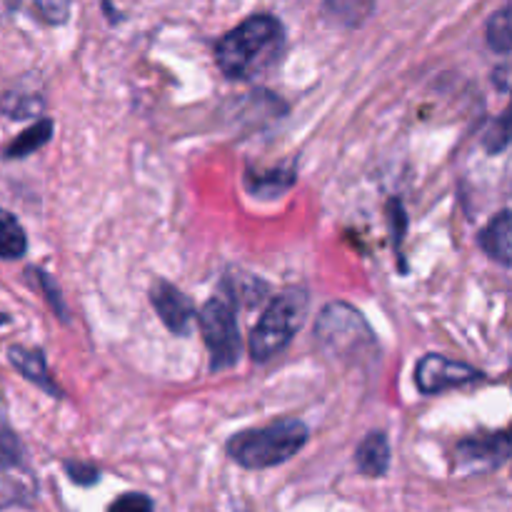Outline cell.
Masks as SVG:
<instances>
[{
	"mask_svg": "<svg viewBox=\"0 0 512 512\" xmlns=\"http://www.w3.org/2000/svg\"><path fill=\"white\" fill-rule=\"evenodd\" d=\"M285 50V28L275 15L243 20L215 43V60L230 80H253L268 73Z\"/></svg>",
	"mask_w": 512,
	"mask_h": 512,
	"instance_id": "obj_1",
	"label": "cell"
},
{
	"mask_svg": "<svg viewBox=\"0 0 512 512\" xmlns=\"http://www.w3.org/2000/svg\"><path fill=\"white\" fill-rule=\"evenodd\" d=\"M310 430L303 420L283 418L265 428L243 430L228 440V455L245 470H268L283 465L305 448Z\"/></svg>",
	"mask_w": 512,
	"mask_h": 512,
	"instance_id": "obj_2",
	"label": "cell"
},
{
	"mask_svg": "<svg viewBox=\"0 0 512 512\" xmlns=\"http://www.w3.org/2000/svg\"><path fill=\"white\" fill-rule=\"evenodd\" d=\"M310 298L303 288H290L280 293L250 335V358L255 363H268L275 355L283 353L305 323Z\"/></svg>",
	"mask_w": 512,
	"mask_h": 512,
	"instance_id": "obj_3",
	"label": "cell"
},
{
	"mask_svg": "<svg viewBox=\"0 0 512 512\" xmlns=\"http://www.w3.org/2000/svg\"><path fill=\"white\" fill-rule=\"evenodd\" d=\"M200 333L210 353V373H223L240 360V328L233 293L210 298L200 310Z\"/></svg>",
	"mask_w": 512,
	"mask_h": 512,
	"instance_id": "obj_4",
	"label": "cell"
},
{
	"mask_svg": "<svg viewBox=\"0 0 512 512\" xmlns=\"http://www.w3.org/2000/svg\"><path fill=\"white\" fill-rule=\"evenodd\" d=\"M318 343L335 358L353 360L358 353H365L375 345L373 330L363 320V315L348 303L325 305L315 325Z\"/></svg>",
	"mask_w": 512,
	"mask_h": 512,
	"instance_id": "obj_5",
	"label": "cell"
},
{
	"mask_svg": "<svg viewBox=\"0 0 512 512\" xmlns=\"http://www.w3.org/2000/svg\"><path fill=\"white\" fill-rule=\"evenodd\" d=\"M510 458V435L505 430L498 433L470 435L455 445L453 468L458 475H480L498 470Z\"/></svg>",
	"mask_w": 512,
	"mask_h": 512,
	"instance_id": "obj_6",
	"label": "cell"
},
{
	"mask_svg": "<svg viewBox=\"0 0 512 512\" xmlns=\"http://www.w3.org/2000/svg\"><path fill=\"white\" fill-rule=\"evenodd\" d=\"M483 378L485 375L473 365L458 363V360H450L438 353L423 355L415 365V385L425 395H440L445 390L465 388V385H473Z\"/></svg>",
	"mask_w": 512,
	"mask_h": 512,
	"instance_id": "obj_7",
	"label": "cell"
},
{
	"mask_svg": "<svg viewBox=\"0 0 512 512\" xmlns=\"http://www.w3.org/2000/svg\"><path fill=\"white\" fill-rule=\"evenodd\" d=\"M150 303L158 310V318L163 320V325L170 333L180 335V338L190 333L195 308L193 300H190L183 290L175 288L168 280H155V283L150 285Z\"/></svg>",
	"mask_w": 512,
	"mask_h": 512,
	"instance_id": "obj_8",
	"label": "cell"
},
{
	"mask_svg": "<svg viewBox=\"0 0 512 512\" xmlns=\"http://www.w3.org/2000/svg\"><path fill=\"white\" fill-rule=\"evenodd\" d=\"M0 488L13 495H35V478L25 460V450L10 430H0Z\"/></svg>",
	"mask_w": 512,
	"mask_h": 512,
	"instance_id": "obj_9",
	"label": "cell"
},
{
	"mask_svg": "<svg viewBox=\"0 0 512 512\" xmlns=\"http://www.w3.org/2000/svg\"><path fill=\"white\" fill-rule=\"evenodd\" d=\"M8 360L25 380H30L33 385L43 388L45 393L53 395V398H63V390L55 385V380L50 378L48 365H45V358L40 350H30V348H20V345H13L8 350Z\"/></svg>",
	"mask_w": 512,
	"mask_h": 512,
	"instance_id": "obj_10",
	"label": "cell"
},
{
	"mask_svg": "<svg viewBox=\"0 0 512 512\" xmlns=\"http://www.w3.org/2000/svg\"><path fill=\"white\" fill-rule=\"evenodd\" d=\"M510 235H512V225H510V210H500L493 220L483 228L480 233L478 243L485 253L490 255L493 260H498L500 265L508 268L512 250H510Z\"/></svg>",
	"mask_w": 512,
	"mask_h": 512,
	"instance_id": "obj_11",
	"label": "cell"
},
{
	"mask_svg": "<svg viewBox=\"0 0 512 512\" xmlns=\"http://www.w3.org/2000/svg\"><path fill=\"white\" fill-rule=\"evenodd\" d=\"M295 183V168H275V170H260L250 168L245 173V188L255 198H278V195L288 193Z\"/></svg>",
	"mask_w": 512,
	"mask_h": 512,
	"instance_id": "obj_12",
	"label": "cell"
},
{
	"mask_svg": "<svg viewBox=\"0 0 512 512\" xmlns=\"http://www.w3.org/2000/svg\"><path fill=\"white\" fill-rule=\"evenodd\" d=\"M355 463H358V470L363 475L380 478V475L388 473V468H390L388 435L385 433L365 435V440L360 443L358 453H355Z\"/></svg>",
	"mask_w": 512,
	"mask_h": 512,
	"instance_id": "obj_13",
	"label": "cell"
},
{
	"mask_svg": "<svg viewBox=\"0 0 512 512\" xmlns=\"http://www.w3.org/2000/svg\"><path fill=\"white\" fill-rule=\"evenodd\" d=\"M375 0H325L323 18L338 28H360L373 15Z\"/></svg>",
	"mask_w": 512,
	"mask_h": 512,
	"instance_id": "obj_14",
	"label": "cell"
},
{
	"mask_svg": "<svg viewBox=\"0 0 512 512\" xmlns=\"http://www.w3.org/2000/svg\"><path fill=\"white\" fill-rule=\"evenodd\" d=\"M50 138H53V120L43 118V120H38L35 125H30L28 130H23V133H20L18 138H15L13 143L3 150V155L8 160L28 158V155L38 153L40 148H45V145L50 143Z\"/></svg>",
	"mask_w": 512,
	"mask_h": 512,
	"instance_id": "obj_15",
	"label": "cell"
},
{
	"mask_svg": "<svg viewBox=\"0 0 512 512\" xmlns=\"http://www.w3.org/2000/svg\"><path fill=\"white\" fill-rule=\"evenodd\" d=\"M28 250L23 225L18 223L13 213L0 208V260H18Z\"/></svg>",
	"mask_w": 512,
	"mask_h": 512,
	"instance_id": "obj_16",
	"label": "cell"
},
{
	"mask_svg": "<svg viewBox=\"0 0 512 512\" xmlns=\"http://www.w3.org/2000/svg\"><path fill=\"white\" fill-rule=\"evenodd\" d=\"M488 45L500 55H508L512 48V10L503 5L493 18L488 20Z\"/></svg>",
	"mask_w": 512,
	"mask_h": 512,
	"instance_id": "obj_17",
	"label": "cell"
},
{
	"mask_svg": "<svg viewBox=\"0 0 512 512\" xmlns=\"http://www.w3.org/2000/svg\"><path fill=\"white\" fill-rule=\"evenodd\" d=\"M35 20L45 25H60L68 20L70 0H20Z\"/></svg>",
	"mask_w": 512,
	"mask_h": 512,
	"instance_id": "obj_18",
	"label": "cell"
},
{
	"mask_svg": "<svg viewBox=\"0 0 512 512\" xmlns=\"http://www.w3.org/2000/svg\"><path fill=\"white\" fill-rule=\"evenodd\" d=\"M40 108H43V100H40L38 95L8 93V95H3V98H0V110H3L5 115H10V118H15V120L30 118V115L38 113Z\"/></svg>",
	"mask_w": 512,
	"mask_h": 512,
	"instance_id": "obj_19",
	"label": "cell"
},
{
	"mask_svg": "<svg viewBox=\"0 0 512 512\" xmlns=\"http://www.w3.org/2000/svg\"><path fill=\"white\" fill-rule=\"evenodd\" d=\"M510 145V110H503L498 118L490 123L488 133L483 135V148L490 155H500Z\"/></svg>",
	"mask_w": 512,
	"mask_h": 512,
	"instance_id": "obj_20",
	"label": "cell"
},
{
	"mask_svg": "<svg viewBox=\"0 0 512 512\" xmlns=\"http://www.w3.org/2000/svg\"><path fill=\"white\" fill-rule=\"evenodd\" d=\"M28 273V280H35V285H38L40 290H45V298H48V303L53 305L55 315H58L60 320H68V310H65V303H63V295H60L58 285L50 280L48 273H43L40 268H28L25 270Z\"/></svg>",
	"mask_w": 512,
	"mask_h": 512,
	"instance_id": "obj_21",
	"label": "cell"
},
{
	"mask_svg": "<svg viewBox=\"0 0 512 512\" xmlns=\"http://www.w3.org/2000/svg\"><path fill=\"white\" fill-rule=\"evenodd\" d=\"M388 218L393 225V238H395V253L400 255V243H403V233L408 228V215H405L403 203L400 200H390L388 203Z\"/></svg>",
	"mask_w": 512,
	"mask_h": 512,
	"instance_id": "obj_22",
	"label": "cell"
},
{
	"mask_svg": "<svg viewBox=\"0 0 512 512\" xmlns=\"http://www.w3.org/2000/svg\"><path fill=\"white\" fill-rule=\"evenodd\" d=\"M65 470H68V478L78 485H93L100 478L98 468L90 463H65Z\"/></svg>",
	"mask_w": 512,
	"mask_h": 512,
	"instance_id": "obj_23",
	"label": "cell"
},
{
	"mask_svg": "<svg viewBox=\"0 0 512 512\" xmlns=\"http://www.w3.org/2000/svg\"><path fill=\"white\" fill-rule=\"evenodd\" d=\"M110 510H153V500L143 493H128L123 498L113 500Z\"/></svg>",
	"mask_w": 512,
	"mask_h": 512,
	"instance_id": "obj_24",
	"label": "cell"
},
{
	"mask_svg": "<svg viewBox=\"0 0 512 512\" xmlns=\"http://www.w3.org/2000/svg\"><path fill=\"white\" fill-rule=\"evenodd\" d=\"M508 78H510V68H508V65H500V68H495L493 83L498 85V88L503 90V93H508V88H510Z\"/></svg>",
	"mask_w": 512,
	"mask_h": 512,
	"instance_id": "obj_25",
	"label": "cell"
},
{
	"mask_svg": "<svg viewBox=\"0 0 512 512\" xmlns=\"http://www.w3.org/2000/svg\"><path fill=\"white\" fill-rule=\"evenodd\" d=\"M20 8V0H0V18L15 13Z\"/></svg>",
	"mask_w": 512,
	"mask_h": 512,
	"instance_id": "obj_26",
	"label": "cell"
},
{
	"mask_svg": "<svg viewBox=\"0 0 512 512\" xmlns=\"http://www.w3.org/2000/svg\"><path fill=\"white\" fill-rule=\"evenodd\" d=\"M8 323H10V315L0 313V325H8Z\"/></svg>",
	"mask_w": 512,
	"mask_h": 512,
	"instance_id": "obj_27",
	"label": "cell"
}]
</instances>
